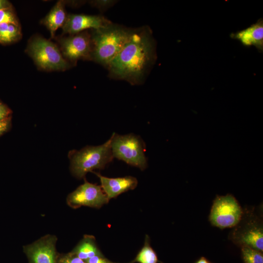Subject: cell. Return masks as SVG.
Listing matches in <instances>:
<instances>
[{"label": "cell", "instance_id": "19", "mask_svg": "<svg viewBox=\"0 0 263 263\" xmlns=\"http://www.w3.org/2000/svg\"><path fill=\"white\" fill-rule=\"evenodd\" d=\"M0 23H6L19 26V21L10 8L0 10Z\"/></svg>", "mask_w": 263, "mask_h": 263}, {"label": "cell", "instance_id": "20", "mask_svg": "<svg viewBox=\"0 0 263 263\" xmlns=\"http://www.w3.org/2000/svg\"><path fill=\"white\" fill-rule=\"evenodd\" d=\"M58 263H86V262L71 251L65 254H59Z\"/></svg>", "mask_w": 263, "mask_h": 263}, {"label": "cell", "instance_id": "15", "mask_svg": "<svg viewBox=\"0 0 263 263\" xmlns=\"http://www.w3.org/2000/svg\"><path fill=\"white\" fill-rule=\"evenodd\" d=\"M158 263V260L155 251L150 245V240L148 235H146L143 246L138 252L135 258L129 263Z\"/></svg>", "mask_w": 263, "mask_h": 263}, {"label": "cell", "instance_id": "5", "mask_svg": "<svg viewBox=\"0 0 263 263\" xmlns=\"http://www.w3.org/2000/svg\"><path fill=\"white\" fill-rule=\"evenodd\" d=\"M28 52L39 68L46 70H65L70 65L57 47L42 37H35L29 42Z\"/></svg>", "mask_w": 263, "mask_h": 263}, {"label": "cell", "instance_id": "2", "mask_svg": "<svg viewBox=\"0 0 263 263\" xmlns=\"http://www.w3.org/2000/svg\"><path fill=\"white\" fill-rule=\"evenodd\" d=\"M134 29L112 23L98 29H92L91 60L106 68L131 39Z\"/></svg>", "mask_w": 263, "mask_h": 263}, {"label": "cell", "instance_id": "11", "mask_svg": "<svg viewBox=\"0 0 263 263\" xmlns=\"http://www.w3.org/2000/svg\"><path fill=\"white\" fill-rule=\"evenodd\" d=\"M93 172L99 178L100 186L109 200L129 190L134 189L138 184L136 178L132 176L109 178L95 172Z\"/></svg>", "mask_w": 263, "mask_h": 263}, {"label": "cell", "instance_id": "9", "mask_svg": "<svg viewBox=\"0 0 263 263\" xmlns=\"http://www.w3.org/2000/svg\"><path fill=\"white\" fill-rule=\"evenodd\" d=\"M56 242L55 235L48 234L23 246L29 263H58L59 253L56 251Z\"/></svg>", "mask_w": 263, "mask_h": 263}, {"label": "cell", "instance_id": "17", "mask_svg": "<svg viewBox=\"0 0 263 263\" xmlns=\"http://www.w3.org/2000/svg\"><path fill=\"white\" fill-rule=\"evenodd\" d=\"M21 36L19 26L6 23H0V43H10L19 39Z\"/></svg>", "mask_w": 263, "mask_h": 263}, {"label": "cell", "instance_id": "22", "mask_svg": "<svg viewBox=\"0 0 263 263\" xmlns=\"http://www.w3.org/2000/svg\"><path fill=\"white\" fill-rule=\"evenodd\" d=\"M85 262L86 263H119L109 260L104 255L94 256L88 259Z\"/></svg>", "mask_w": 263, "mask_h": 263}, {"label": "cell", "instance_id": "14", "mask_svg": "<svg viewBox=\"0 0 263 263\" xmlns=\"http://www.w3.org/2000/svg\"><path fill=\"white\" fill-rule=\"evenodd\" d=\"M66 18L64 1H58L43 20L44 24L51 33L52 38H53L58 28L63 26Z\"/></svg>", "mask_w": 263, "mask_h": 263}, {"label": "cell", "instance_id": "8", "mask_svg": "<svg viewBox=\"0 0 263 263\" xmlns=\"http://www.w3.org/2000/svg\"><path fill=\"white\" fill-rule=\"evenodd\" d=\"M60 43L63 55L72 62L80 59L91 60L92 42L88 31L71 35L61 39Z\"/></svg>", "mask_w": 263, "mask_h": 263}, {"label": "cell", "instance_id": "12", "mask_svg": "<svg viewBox=\"0 0 263 263\" xmlns=\"http://www.w3.org/2000/svg\"><path fill=\"white\" fill-rule=\"evenodd\" d=\"M231 38L238 40L246 47L255 46L262 53L263 51V20L260 19L256 23L243 30L232 33Z\"/></svg>", "mask_w": 263, "mask_h": 263}, {"label": "cell", "instance_id": "10", "mask_svg": "<svg viewBox=\"0 0 263 263\" xmlns=\"http://www.w3.org/2000/svg\"><path fill=\"white\" fill-rule=\"evenodd\" d=\"M112 22L101 15L71 14L67 16L62 27L63 33L73 35L83 31L105 27Z\"/></svg>", "mask_w": 263, "mask_h": 263}, {"label": "cell", "instance_id": "25", "mask_svg": "<svg viewBox=\"0 0 263 263\" xmlns=\"http://www.w3.org/2000/svg\"><path fill=\"white\" fill-rule=\"evenodd\" d=\"M10 3L5 0H0V10L4 9L10 8Z\"/></svg>", "mask_w": 263, "mask_h": 263}, {"label": "cell", "instance_id": "18", "mask_svg": "<svg viewBox=\"0 0 263 263\" xmlns=\"http://www.w3.org/2000/svg\"><path fill=\"white\" fill-rule=\"evenodd\" d=\"M242 255L244 263H263V256L261 251L244 245Z\"/></svg>", "mask_w": 263, "mask_h": 263}, {"label": "cell", "instance_id": "7", "mask_svg": "<svg viewBox=\"0 0 263 263\" xmlns=\"http://www.w3.org/2000/svg\"><path fill=\"white\" fill-rule=\"evenodd\" d=\"M109 201L100 186L89 183L86 180L83 184L70 193L66 199L67 205L74 209L82 206L99 208Z\"/></svg>", "mask_w": 263, "mask_h": 263}, {"label": "cell", "instance_id": "23", "mask_svg": "<svg viewBox=\"0 0 263 263\" xmlns=\"http://www.w3.org/2000/svg\"><path fill=\"white\" fill-rule=\"evenodd\" d=\"M10 110L4 104L0 102V121L7 119Z\"/></svg>", "mask_w": 263, "mask_h": 263}, {"label": "cell", "instance_id": "1", "mask_svg": "<svg viewBox=\"0 0 263 263\" xmlns=\"http://www.w3.org/2000/svg\"><path fill=\"white\" fill-rule=\"evenodd\" d=\"M156 58V44L150 28L134 29L130 40L106 67L108 75L132 85L142 84Z\"/></svg>", "mask_w": 263, "mask_h": 263}, {"label": "cell", "instance_id": "4", "mask_svg": "<svg viewBox=\"0 0 263 263\" xmlns=\"http://www.w3.org/2000/svg\"><path fill=\"white\" fill-rule=\"evenodd\" d=\"M111 150L113 158L143 170L148 166L145 145L139 136L132 133L119 135L113 133Z\"/></svg>", "mask_w": 263, "mask_h": 263}, {"label": "cell", "instance_id": "24", "mask_svg": "<svg viewBox=\"0 0 263 263\" xmlns=\"http://www.w3.org/2000/svg\"><path fill=\"white\" fill-rule=\"evenodd\" d=\"M9 125V122L7 119L0 121V135L7 131Z\"/></svg>", "mask_w": 263, "mask_h": 263}, {"label": "cell", "instance_id": "21", "mask_svg": "<svg viewBox=\"0 0 263 263\" xmlns=\"http://www.w3.org/2000/svg\"><path fill=\"white\" fill-rule=\"evenodd\" d=\"M117 1L113 0H99L92 1L91 3L93 6L104 12L113 6Z\"/></svg>", "mask_w": 263, "mask_h": 263}, {"label": "cell", "instance_id": "16", "mask_svg": "<svg viewBox=\"0 0 263 263\" xmlns=\"http://www.w3.org/2000/svg\"><path fill=\"white\" fill-rule=\"evenodd\" d=\"M241 242L260 251L263 250V233L261 229H251L244 232L241 237Z\"/></svg>", "mask_w": 263, "mask_h": 263}, {"label": "cell", "instance_id": "6", "mask_svg": "<svg viewBox=\"0 0 263 263\" xmlns=\"http://www.w3.org/2000/svg\"><path fill=\"white\" fill-rule=\"evenodd\" d=\"M242 215V208L236 199L227 194L217 196L211 209L209 220L212 225L223 229L236 225Z\"/></svg>", "mask_w": 263, "mask_h": 263}, {"label": "cell", "instance_id": "3", "mask_svg": "<svg viewBox=\"0 0 263 263\" xmlns=\"http://www.w3.org/2000/svg\"><path fill=\"white\" fill-rule=\"evenodd\" d=\"M111 139L97 146L85 147L74 153L71 161L74 176L81 179L95 169H104L114 158L111 150Z\"/></svg>", "mask_w": 263, "mask_h": 263}, {"label": "cell", "instance_id": "13", "mask_svg": "<svg viewBox=\"0 0 263 263\" xmlns=\"http://www.w3.org/2000/svg\"><path fill=\"white\" fill-rule=\"evenodd\" d=\"M71 252L85 262L94 256L103 255L94 237L90 235H85Z\"/></svg>", "mask_w": 263, "mask_h": 263}, {"label": "cell", "instance_id": "26", "mask_svg": "<svg viewBox=\"0 0 263 263\" xmlns=\"http://www.w3.org/2000/svg\"><path fill=\"white\" fill-rule=\"evenodd\" d=\"M195 263H209V262L204 257H202L199 260Z\"/></svg>", "mask_w": 263, "mask_h": 263}]
</instances>
